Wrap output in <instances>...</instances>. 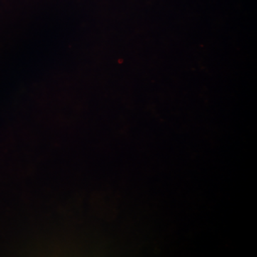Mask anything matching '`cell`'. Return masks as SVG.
<instances>
[]
</instances>
